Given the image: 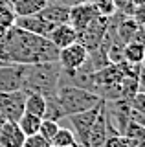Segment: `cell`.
<instances>
[{"label": "cell", "mask_w": 145, "mask_h": 147, "mask_svg": "<svg viewBox=\"0 0 145 147\" xmlns=\"http://www.w3.org/2000/svg\"><path fill=\"white\" fill-rule=\"evenodd\" d=\"M7 63L35 64V63H55L59 59V48L52 44L48 37H40L13 26L4 33Z\"/></svg>", "instance_id": "obj_1"}, {"label": "cell", "mask_w": 145, "mask_h": 147, "mask_svg": "<svg viewBox=\"0 0 145 147\" xmlns=\"http://www.w3.org/2000/svg\"><path fill=\"white\" fill-rule=\"evenodd\" d=\"M62 68L55 63H35L24 64L22 70V88L24 92H37L44 98H53L61 81Z\"/></svg>", "instance_id": "obj_2"}, {"label": "cell", "mask_w": 145, "mask_h": 147, "mask_svg": "<svg viewBox=\"0 0 145 147\" xmlns=\"http://www.w3.org/2000/svg\"><path fill=\"white\" fill-rule=\"evenodd\" d=\"M55 99L59 103V107L62 109L64 116H72V114L83 112L92 107L101 103V98L92 90H87L83 86L77 85H70V83H62L59 81L57 92H55Z\"/></svg>", "instance_id": "obj_3"}, {"label": "cell", "mask_w": 145, "mask_h": 147, "mask_svg": "<svg viewBox=\"0 0 145 147\" xmlns=\"http://www.w3.org/2000/svg\"><path fill=\"white\" fill-rule=\"evenodd\" d=\"M103 101H105V99H103ZM103 101L99 105H96V107L88 109V110L72 114V116H66L68 121H70V125H72V131H74V134H75V140H77V145L79 147H87L90 127H92L94 121H96L99 110H101V107H103Z\"/></svg>", "instance_id": "obj_4"}, {"label": "cell", "mask_w": 145, "mask_h": 147, "mask_svg": "<svg viewBox=\"0 0 145 147\" xmlns=\"http://www.w3.org/2000/svg\"><path fill=\"white\" fill-rule=\"evenodd\" d=\"M108 26H110V18L97 15L83 31L77 33V42H81L88 52H94L96 48L101 46L103 39H105V35L108 31Z\"/></svg>", "instance_id": "obj_5"}, {"label": "cell", "mask_w": 145, "mask_h": 147, "mask_svg": "<svg viewBox=\"0 0 145 147\" xmlns=\"http://www.w3.org/2000/svg\"><path fill=\"white\" fill-rule=\"evenodd\" d=\"M26 92H0V121H19L24 114Z\"/></svg>", "instance_id": "obj_6"}, {"label": "cell", "mask_w": 145, "mask_h": 147, "mask_svg": "<svg viewBox=\"0 0 145 147\" xmlns=\"http://www.w3.org/2000/svg\"><path fill=\"white\" fill-rule=\"evenodd\" d=\"M88 59V50L81 42H72L59 50V64H61L62 72H75L87 63Z\"/></svg>", "instance_id": "obj_7"}, {"label": "cell", "mask_w": 145, "mask_h": 147, "mask_svg": "<svg viewBox=\"0 0 145 147\" xmlns=\"http://www.w3.org/2000/svg\"><path fill=\"white\" fill-rule=\"evenodd\" d=\"M97 15H99V13L96 11V7L92 6V2L83 0V2H77V4H74V6H70L68 24L79 33V31H83Z\"/></svg>", "instance_id": "obj_8"}, {"label": "cell", "mask_w": 145, "mask_h": 147, "mask_svg": "<svg viewBox=\"0 0 145 147\" xmlns=\"http://www.w3.org/2000/svg\"><path fill=\"white\" fill-rule=\"evenodd\" d=\"M22 70L24 64L6 63L0 64V92H15L22 88Z\"/></svg>", "instance_id": "obj_9"}, {"label": "cell", "mask_w": 145, "mask_h": 147, "mask_svg": "<svg viewBox=\"0 0 145 147\" xmlns=\"http://www.w3.org/2000/svg\"><path fill=\"white\" fill-rule=\"evenodd\" d=\"M112 134L110 127H108V121H107V114H105V101H103V107L99 110L96 121L94 125L90 127V132H88V144L87 147H103V144L107 142V138Z\"/></svg>", "instance_id": "obj_10"}, {"label": "cell", "mask_w": 145, "mask_h": 147, "mask_svg": "<svg viewBox=\"0 0 145 147\" xmlns=\"http://www.w3.org/2000/svg\"><path fill=\"white\" fill-rule=\"evenodd\" d=\"M15 26L20 28V30H24V31H30V33L40 35V37H48L50 31L53 30V24L46 22L39 13L37 15H28V17H17Z\"/></svg>", "instance_id": "obj_11"}, {"label": "cell", "mask_w": 145, "mask_h": 147, "mask_svg": "<svg viewBox=\"0 0 145 147\" xmlns=\"http://www.w3.org/2000/svg\"><path fill=\"white\" fill-rule=\"evenodd\" d=\"M26 134L17 121H0V147H22Z\"/></svg>", "instance_id": "obj_12"}, {"label": "cell", "mask_w": 145, "mask_h": 147, "mask_svg": "<svg viewBox=\"0 0 145 147\" xmlns=\"http://www.w3.org/2000/svg\"><path fill=\"white\" fill-rule=\"evenodd\" d=\"M48 39L52 40V44L55 46V48L61 50V48H64V46H68V44H72V42L77 40V31L68 24V22H64V24L53 26V30L50 31Z\"/></svg>", "instance_id": "obj_13"}, {"label": "cell", "mask_w": 145, "mask_h": 147, "mask_svg": "<svg viewBox=\"0 0 145 147\" xmlns=\"http://www.w3.org/2000/svg\"><path fill=\"white\" fill-rule=\"evenodd\" d=\"M68 13H70V6L64 4H57V2H48L46 6L39 11V15L50 24L57 26V24H64L68 22Z\"/></svg>", "instance_id": "obj_14"}, {"label": "cell", "mask_w": 145, "mask_h": 147, "mask_svg": "<svg viewBox=\"0 0 145 147\" xmlns=\"http://www.w3.org/2000/svg\"><path fill=\"white\" fill-rule=\"evenodd\" d=\"M24 112L44 118V112H46V98L42 94H37V92H26Z\"/></svg>", "instance_id": "obj_15"}, {"label": "cell", "mask_w": 145, "mask_h": 147, "mask_svg": "<svg viewBox=\"0 0 145 147\" xmlns=\"http://www.w3.org/2000/svg\"><path fill=\"white\" fill-rule=\"evenodd\" d=\"M46 4L48 0H20L17 4H11V7L17 17H28V15H37Z\"/></svg>", "instance_id": "obj_16"}, {"label": "cell", "mask_w": 145, "mask_h": 147, "mask_svg": "<svg viewBox=\"0 0 145 147\" xmlns=\"http://www.w3.org/2000/svg\"><path fill=\"white\" fill-rule=\"evenodd\" d=\"M145 55V44L138 40H130L123 46V61L129 64H142Z\"/></svg>", "instance_id": "obj_17"}, {"label": "cell", "mask_w": 145, "mask_h": 147, "mask_svg": "<svg viewBox=\"0 0 145 147\" xmlns=\"http://www.w3.org/2000/svg\"><path fill=\"white\" fill-rule=\"evenodd\" d=\"M123 134L132 142L134 147H145V127L143 125H140V123H136V121L130 119V121L127 123Z\"/></svg>", "instance_id": "obj_18"}, {"label": "cell", "mask_w": 145, "mask_h": 147, "mask_svg": "<svg viewBox=\"0 0 145 147\" xmlns=\"http://www.w3.org/2000/svg\"><path fill=\"white\" fill-rule=\"evenodd\" d=\"M40 121H42V118L35 116V114H30V112H24L19 118V121H17V123H19L20 131L24 132L26 136H31V134H37V132H39Z\"/></svg>", "instance_id": "obj_19"}, {"label": "cell", "mask_w": 145, "mask_h": 147, "mask_svg": "<svg viewBox=\"0 0 145 147\" xmlns=\"http://www.w3.org/2000/svg\"><path fill=\"white\" fill-rule=\"evenodd\" d=\"M53 147H75L77 145V140H75V134L72 129L66 127H59V131L55 132V136L50 142Z\"/></svg>", "instance_id": "obj_20"}, {"label": "cell", "mask_w": 145, "mask_h": 147, "mask_svg": "<svg viewBox=\"0 0 145 147\" xmlns=\"http://www.w3.org/2000/svg\"><path fill=\"white\" fill-rule=\"evenodd\" d=\"M88 2H92V6L96 7V11H97L101 17L110 18V17H114L116 13H117L114 0H88Z\"/></svg>", "instance_id": "obj_21"}, {"label": "cell", "mask_w": 145, "mask_h": 147, "mask_svg": "<svg viewBox=\"0 0 145 147\" xmlns=\"http://www.w3.org/2000/svg\"><path fill=\"white\" fill-rule=\"evenodd\" d=\"M59 121L55 119H48V118H42V121H40V127H39V134L42 138H46L48 142H52V138L55 136V132L59 131Z\"/></svg>", "instance_id": "obj_22"}, {"label": "cell", "mask_w": 145, "mask_h": 147, "mask_svg": "<svg viewBox=\"0 0 145 147\" xmlns=\"http://www.w3.org/2000/svg\"><path fill=\"white\" fill-rule=\"evenodd\" d=\"M15 18H17V15L13 13V7L2 9L0 11V33H6L7 30H11L15 26Z\"/></svg>", "instance_id": "obj_23"}, {"label": "cell", "mask_w": 145, "mask_h": 147, "mask_svg": "<svg viewBox=\"0 0 145 147\" xmlns=\"http://www.w3.org/2000/svg\"><path fill=\"white\" fill-rule=\"evenodd\" d=\"M103 147H134V144L125 134H110Z\"/></svg>", "instance_id": "obj_24"}, {"label": "cell", "mask_w": 145, "mask_h": 147, "mask_svg": "<svg viewBox=\"0 0 145 147\" xmlns=\"http://www.w3.org/2000/svg\"><path fill=\"white\" fill-rule=\"evenodd\" d=\"M22 147H52V144L46 140V138H42L37 132V134H31V136H26L24 144Z\"/></svg>", "instance_id": "obj_25"}, {"label": "cell", "mask_w": 145, "mask_h": 147, "mask_svg": "<svg viewBox=\"0 0 145 147\" xmlns=\"http://www.w3.org/2000/svg\"><path fill=\"white\" fill-rule=\"evenodd\" d=\"M129 103H130V109H132V110L145 114V94H142V92H136L132 98L129 99Z\"/></svg>", "instance_id": "obj_26"}, {"label": "cell", "mask_w": 145, "mask_h": 147, "mask_svg": "<svg viewBox=\"0 0 145 147\" xmlns=\"http://www.w3.org/2000/svg\"><path fill=\"white\" fill-rule=\"evenodd\" d=\"M134 18V22L138 26H143L145 28V6H134L132 9V15H130Z\"/></svg>", "instance_id": "obj_27"}, {"label": "cell", "mask_w": 145, "mask_h": 147, "mask_svg": "<svg viewBox=\"0 0 145 147\" xmlns=\"http://www.w3.org/2000/svg\"><path fill=\"white\" fill-rule=\"evenodd\" d=\"M136 92H142V94H145V70H143V66L140 68V72H138V81H136Z\"/></svg>", "instance_id": "obj_28"}, {"label": "cell", "mask_w": 145, "mask_h": 147, "mask_svg": "<svg viewBox=\"0 0 145 147\" xmlns=\"http://www.w3.org/2000/svg\"><path fill=\"white\" fill-rule=\"evenodd\" d=\"M48 2H57V4H64V6H74L77 2H83V0H48Z\"/></svg>", "instance_id": "obj_29"}, {"label": "cell", "mask_w": 145, "mask_h": 147, "mask_svg": "<svg viewBox=\"0 0 145 147\" xmlns=\"http://www.w3.org/2000/svg\"><path fill=\"white\" fill-rule=\"evenodd\" d=\"M134 6H145V0H132Z\"/></svg>", "instance_id": "obj_30"}, {"label": "cell", "mask_w": 145, "mask_h": 147, "mask_svg": "<svg viewBox=\"0 0 145 147\" xmlns=\"http://www.w3.org/2000/svg\"><path fill=\"white\" fill-rule=\"evenodd\" d=\"M142 66H143V70H145V55H143V61H142Z\"/></svg>", "instance_id": "obj_31"}, {"label": "cell", "mask_w": 145, "mask_h": 147, "mask_svg": "<svg viewBox=\"0 0 145 147\" xmlns=\"http://www.w3.org/2000/svg\"><path fill=\"white\" fill-rule=\"evenodd\" d=\"M17 2H20V0H9V4H17Z\"/></svg>", "instance_id": "obj_32"}, {"label": "cell", "mask_w": 145, "mask_h": 147, "mask_svg": "<svg viewBox=\"0 0 145 147\" xmlns=\"http://www.w3.org/2000/svg\"><path fill=\"white\" fill-rule=\"evenodd\" d=\"M75 147H77V145H75Z\"/></svg>", "instance_id": "obj_33"}, {"label": "cell", "mask_w": 145, "mask_h": 147, "mask_svg": "<svg viewBox=\"0 0 145 147\" xmlns=\"http://www.w3.org/2000/svg\"><path fill=\"white\" fill-rule=\"evenodd\" d=\"M52 147H53V145H52Z\"/></svg>", "instance_id": "obj_34"}]
</instances>
